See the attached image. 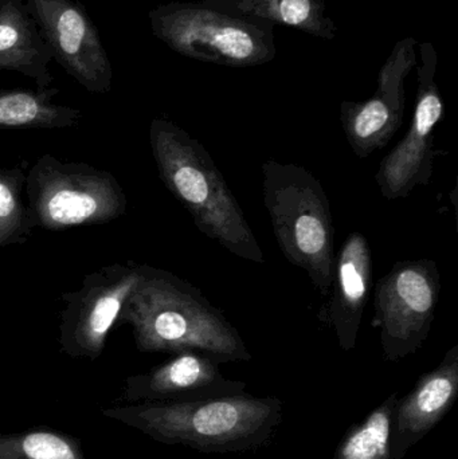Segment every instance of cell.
<instances>
[{
    "label": "cell",
    "mask_w": 458,
    "mask_h": 459,
    "mask_svg": "<svg viewBox=\"0 0 458 459\" xmlns=\"http://www.w3.org/2000/svg\"><path fill=\"white\" fill-rule=\"evenodd\" d=\"M140 270L142 278L117 318L131 326L140 352L195 351L220 364L252 360L236 326L195 286L147 264Z\"/></svg>",
    "instance_id": "obj_1"
},
{
    "label": "cell",
    "mask_w": 458,
    "mask_h": 459,
    "mask_svg": "<svg viewBox=\"0 0 458 459\" xmlns=\"http://www.w3.org/2000/svg\"><path fill=\"white\" fill-rule=\"evenodd\" d=\"M102 415L153 441L201 453H244L266 446L282 422V402L272 396H220L108 407Z\"/></svg>",
    "instance_id": "obj_2"
},
{
    "label": "cell",
    "mask_w": 458,
    "mask_h": 459,
    "mask_svg": "<svg viewBox=\"0 0 458 459\" xmlns=\"http://www.w3.org/2000/svg\"><path fill=\"white\" fill-rule=\"evenodd\" d=\"M150 144L159 177L186 207L196 228L239 258L264 264L265 255L206 148L166 118H153Z\"/></svg>",
    "instance_id": "obj_3"
},
{
    "label": "cell",
    "mask_w": 458,
    "mask_h": 459,
    "mask_svg": "<svg viewBox=\"0 0 458 459\" xmlns=\"http://www.w3.org/2000/svg\"><path fill=\"white\" fill-rule=\"evenodd\" d=\"M264 204L285 258L328 293L335 272V228L322 183L303 166L263 164Z\"/></svg>",
    "instance_id": "obj_4"
},
{
    "label": "cell",
    "mask_w": 458,
    "mask_h": 459,
    "mask_svg": "<svg viewBox=\"0 0 458 459\" xmlns=\"http://www.w3.org/2000/svg\"><path fill=\"white\" fill-rule=\"evenodd\" d=\"M152 34L172 51L204 64L253 67L277 56L276 24L238 18L201 2H172L148 13Z\"/></svg>",
    "instance_id": "obj_5"
},
{
    "label": "cell",
    "mask_w": 458,
    "mask_h": 459,
    "mask_svg": "<svg viewBox=\"0 0 458 459\" xmlns=\"http://www.w3.org/2000/svg\"><path fill=\"white\" fill-rule=\"evenodd\" d=\"M26 195L35 228L48 231L113 222L125 214L128 204L110 172L48 153L27 172Z\"/></svg>",
    "instance_id": "obj_6"
},
{
    "label": "cell",
    "mask_w": 458,
    "mask_h": 459,
    "mask_svg": "<svg viewBox=\"0 0 458 459\" xmlns=\"http://www.w3.org/2000/svg\"><path fill=\"white\" fill-rule=\"evenodd\" d=\"M440 291V270L432 259L398 262L376 282L373 326L381 329L387 361L402 360L424 345Z\"/></svg>",
    "instance_id": "obj_7"
},
{
    "label": "cell",
    "mask_w": 458,
    "mask_h": 459,
    "mask_svg": "<svg viewBox=\"0 0 458 459\" xmlns=\"http://www.w3.org/2000/svg\"><path fill=\"white\" fill-rule=\"evenodd\" d=\"M142 278L140 264H108L85 275L78 290L62 294L59 347L73 359L96 360L117 324L124 302Z\"/></svg>",
    "instance_id": "obj_8"
},
{
    "label": "cell",
    "mask_w": 458,
    "mask_h": 459,
    "mask_svg": "<svg viewBox=\"0 0 458 459\" xmlns=\"http://www.w3.org/2000/svg\"><path fill=\"white\" fill-rule=\"evenodd\" d=\"M416 105L406 136L382 160L376 175L387 201L408 198L414 188L429 186L435 160V129L444 116V101L436 82L438 56L432 42L419 43Z\"/></svg>",
    "instance_id": "obj_9"
},
{
    "label": "cell",
    "mask_w": 458,
    "mask_h": 459,
    "mask_svg": "<svg viewBox=\"0 0 458 459\" xmlns=\"http://www.w3.org/2000/svg\"><path fill=\"white\" fill-rule=\"evenodd\" d=\"M53 59L91 93H109L113 69L99 30L75 0H24Z\"/></svg>",
    "instance_id": "obj_10"
},
{
    "label": "cell",
    "mask_w": 458,
    "mask_h": 459,
    "mask_svg": "<svg viewBox=\"0 0 458 459\" xmlns=\"http://www.w3.org/2000/svg\"><path fill=\"white\" fill-rule=\"evenodd\" d=\"M417 46L413 37L398 40L379 70L374 96L365 101L341 102V126L358 158H367L386 147L402 126L406 80L419 65Z\"/></svg>",
    "instance_id": "obj_11"
},
{
    "label": "cell",
    "mask_w": 458,
    "mask_h": 459,
    "mask_svg": "<svg viewBox=\"0 0 458 459\" xmlns=\"http://www.w3.org/2000/svg\"><path fill=\"white\" fill-rule=\"evenodd\" d=\"M214 359L185 351L145 374L126 377L123 399L131 403L195 402L246 393L247 385L226 379Z\"/></svg>",
    "instance_id": "obj_12"
},
{
    "label": "cell",
    "mask_w": 458,
    "mask_h": 459,
    "mask_svg": "<svg viewBox=\"0 0 458 459\" xmlns=\"http://www.w3.org/2000/svg\"><path fill=\"white\" fill-rule=\"evenodd\" d=\"M458 396V344L437 368L422 375L416 387L398 398L393 420V458L403 459L451 411Z\"/></svg>",
    "instance_id": "obj_13"
},
{
    "label": "cell",
    "mask_w": 458,
    "mask_h": 459,
    "mask_svg": "<svg viewBox=\"0 0 458 459\" xmlns=\"http://www.w3.org/2000/svg\"><path fill=\"white\" fill-rule=\"evenodd\" d=\"M373 254L365 235L351 232L335 258L328 317L344 352L354 350L370 296Z\"/></svg>",
    "instance_id": "obj_14"
},
{
    "label": "cell",
    "mask_w": 458,
    "mask_h": 459,
    "mask_svg": "<svg viewBox=\"0 0 458 459\" xmlns=\"http://www.w3.org/2000/svg\"><path fill=\"white\" fill-rule=\"evenodd\" d=\"M53 54L24 0H0V70L19 73L50 88Z\"/></svg>",
    "instance_id": "obj_15"
},
{
    "label": "cell",
    "mask_w": 458,
    "mask_h": 459,
    "mask_svg": "<svg viewBox=\"0 0 458 459\" xmlns=\"http://www.w3.org/2000/svg\"><path fill=\"white\" fill-rule=\"evenodd\" d=\"M202 4L238 18L293 27L320 39L333 40L336 24L325 15L324 0H201Z\"/></svg>",
    "instance_id": "obj_16"
},
{
    "label": "cell",
    "mask_w": 458,
    "mask_h": 459,
    "mask_svg": "<svg viewBox=\"0 0 458 459\" xmlns=\"http://www.w3.org/2000/svg\"><path fill=\"white\" fill-rule=\"evenodd\" d=\"M58 89L0 91V129H64L77 126L82 110L54 104Z\"/></svg>",
    "instance_id": "obj_17"
},
{
    "label": "cell",
    "mask_w": 458,
    "mask_h": 459,
    "mask_svg": "<svg viewBox=\"0 0 458 459\" xmlns=\"http://www.w3.org/2000/svg\"><path fill=\"white\" fill-rule=\"evenodd\" d=\"M398 398V393L392 394L363 422L351 426L336 447L333 459H394L393 420Z\"/></svg>",
    "instance_id": "obj_18"
},
{
    "label": "cell",
    "mask_w": 458,
    "mask_h": 459,
    "mask_svg": "<svg viewBox=\"0 0 458 459\" xmlns=\"http://www.w3.org/2000/svg\"><path fill=\"white\" fill-rule=\"evenodd\" d=\"M0 459H91L74 437L48 429L0 434Z\"/></svg>",
    "instance_id": "obj_19"
},
{
    "label": "cell",
    "mask_w": 458,
    "mask_h": 459,
    "mask_svg": "<svg viewBox=\"0 0 458 459\" xmlns=\"http://www.w3.org/2000/svg\"><path fill=\"white\" fill-rule=\"evenodd\" d=\"M35 229L21 167L0 169V247L21 245Z\"/></svg>",
    "instance_id": "obj_20"
}]
</instances>
